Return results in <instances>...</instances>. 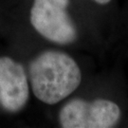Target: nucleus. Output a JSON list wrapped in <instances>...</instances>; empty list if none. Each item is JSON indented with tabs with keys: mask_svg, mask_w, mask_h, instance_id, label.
<instances>
[{
	"mask_svg": "<svg viewBox=\"0 0 128 128\" xmlns=\"http://www.w3.org/2000/svg\"><path fill=\"white\" fill-rule=\"evenodd\" d=\"M68 2V0H34L30 15L34 30L56 44L72 43L77 37V30L66 10Z\"/></svg>",
	"mask_w": 128,
	"mask_h": 128,
	"instance_id": "2",
	"label": "nucleus"
},
{
	"mask_svg": "<svg viewBox=\"0 0 128 128\" xmlns=\"http://www.w3.org/2000/svg\"><path fill=\"white\" fill-rule=\"evenodd\" d=\"M32 90L39 101L55 104L73 93L82 82L77 63L62 51L46 50L30 64Z\"/></svg>",
	"mask_w": 128,
	"mask_h": 128,
	"instance_id": "1",
	"label": "nucleus"
},
{
	"mask_svg": "<svg viewBox=\"0 0 128 128\" xmlns=\"http://www.w3.org/2000/svg\"><path fill=\"white\" fill-rule=\"evenodd\" d=\"M28 97L30 86L23 66L10 57H0V105L15 113L26 105Z\"/></svg>",
	"mask_w": 128,
	"mask_h": 128,
	"instance_id": "4",
	"label": "nucleus"
},
{
	"mask_svg": "<svg viewBox=\"0 0 128 128\" xmlns=\"http://www.w3.org/2000/svg\"><path fill=\"white\" fill-rule=\"evenodd\" d=\"M95 2H97L98 4H102V5H104V4H107V3H109L111 0H94Z\"/></svg>",
	"mask_w": 128,
	"mask_h": 128,
	"instance_id": "5",
	"label": "nucleus"
},
{
	"mask_svg": "<svg viewBox=\"0 0 128 128\" xmlns=\"http://www.w3.org/2000/svg\"><path fill=\"white\" fill-rule=\"evenodd\" d=\"M120 118V108L109 100L87 102L74 99L61 109L59 122L64 128H110Z\"/></svg>",
	"mask_w": 128,
	"mask_h": 128,
	"instance_id": "3",
	"label": "nucleus"
}]
</instances>
